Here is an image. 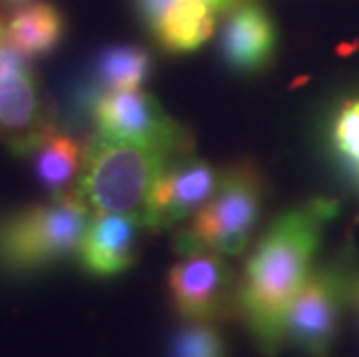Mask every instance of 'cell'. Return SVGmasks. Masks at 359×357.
<instances>
[{
    "instance_id": "6da1fadb",
    "label": "cell",
    "mask_w": 359,
    "mask_h": 357,
    "mask_svg": "<svg viewBox=\"0 0 359 357\" xmlns=\"http://www.w3.org/2000/svg\"><path fill=\"white\" fill-rule=\"evenodd\" d=\"M336 214V200L313 197L280 214L250 250L236 283V311L264 355L280 351L290 304L313 271L323 232Z\"/></svg>"
},
{
    "instance_id": "7a4b0ae2",
    "label": "cell",
    "mask_w": 359,
    "mask_h": 357,
    "mask_svg": "<svg viewBox=\"0 0 359 357\" xmlns=\"http://www.w3.org/2000/svg\"><path fill=\"white\" fill-rule=\"evenodd\" d=\"M177 158L181 156L151 144L95 135L86 147L74 191L90 214L142 216L158 179Z\"/></svg>"
},
{
    "instance_id": "3957f363",
    "label": "cell",
    "mask_w": 359,
    "mask_h": 357,
    "mask_svg": "<svg viewBox=\"0 0 359 357\" xmlns=\"http://www.w3.org/2000/svg\"><path fill=\"white\" fill-rule=\"evenodd\" d=\"M264 193V177L253 163L243 161L223 170L218 191L177 232V253L241 255L262 218Z\"/></svg>"
},
{
    "instance_id": "277c9868",
    "label": "cell",
    "mask_w": 359,
    "mask_h": 357,
    "mask_svg": "<svg viewBox=\"0 0 359 357\" xmlns=\"http://www.w3.org/2000/svg\"><path fill=\"white\" fill-rule=\"evenodd\" d=\"M88 223L90 209L77 191L51 195L0 223V262L30 271L77 255Z\"/></svg>"
},
{
    "instance_id": "5b68a950",
    "label": "cell",
    "mask_w": 359,
    "mask_h": 357,
    "mask_svg": "<svg viewBox=\"0 0 359 357\" xmlns=\"http://www.w3.org/2000/svg\"><path fill=\"white\" fill-rule=\"evenodd\" d=\"M350 283L353 274L341 260L313 269L285 316L283 337L287 344L306 357H330L350 302Z\"/></svg>"
},
{
    "instance_id": "8992f818",
    "label": "cell",
    "mask_w": 359,
    "mask_h": 357,
    "mask_svg": "<svg viewBox=\"0 0 359 357\" xmlns=\"http://www.w3.org/2000/svg\"><path fill=\"white\" fill-rule=\"evenodd\" d=\"M83 105L95 121L97 135L114 140L151 144L174 156H188L193 140L163 105L142 88L83 93Z\"/></svg>"
},
{
    "instance_id": "52a82bcc",
    "label": "cell",
    "mask_w": 359,
    "mask_h": 357,
    "mask_svg": "<svg viewBox=\"0 0 359 357\" xmlns=\"http://www.w3.org/2000/svg\"><path fill=\"white\" fill-rule=\"evenodd\" d=\"M53 128L40 83L26 56L7 40L5 19H0V142L14 154L28 156Z\"/></svg>"
},
{
    "instance_id": "ba28073f",
    "label": "cell",
    "mask_w": 359,
    "mask_h": 357,
    "mask_svg": "<svg viewBox=\"0 0 359 357\" xmlns=\"http://www.w3.org/2000/svg\"><path fill=\"white\" fill-rule=\"evenodd\" d=\"M234 271L218 253H188L167 271L172 309L186 323H216L236 309Z\"/></svg>"
},
{
    "instance_id": "9c48e42d",
    "label": "cell",
    "mask_w": 359,
    "mask_h": 357,
    "mask_svg": "<svg viewBox=\"0 0 359 357\" xmlns=\"http://www.w3.org/2000/svg\"><path fill=\"white\" fill-rule=\"evenodd\" d=\"M220 174L223 172H218L211 163L193 154L172 161L142 211L144 227L167 230L181 220L193 218L218 191Z\"/></svg>"
},
{
    "instance_id": "30bf717a",
    "label": "cell",
    "mask_w": 359,
    "mask_h": 357,
    "mask_svg": "<svg viewBox=\"0 0 359 357\" xmlns=\"http://www.w3.org/2000/svg\"><path fill=\"white\" fill-rule=\"evenodd\" d=\"M278 30L271 14L257 0H243L225 17L220 33V58L234 74L264 72L276 56Z\"/></svg>"
},
{
    "instance_id": "8fae6325",
    "label": "cell",
    "mask_w": 359,
    "mask_h": 357,
    "mask_svg": "<svg viewBox=\"0 0 359 357\" xmlns=\"http://www.w3.org/2000/svg\"><path fill=\"white\" fill-rule=\"evenodd\" d=\"M142 225V216L93 214L77 250L81 269L95 278H111L128 271L137 260Z\"/></svg>"
},
{
    "instance_id": "7c38bea8",
    "label": "cell",
    "mask_w": 359,
    "mask_h": 357,
    "mask_svg": "<svg viewBox=\"0 0 359 357\" xmlns=\"http://www.w3.org/2000/svg\"><path fill=\"white\" fill-rule=\"evenodd\" d=\"M220 17L223 12L213 0H174L151 28V35L167 54H190L213 35Z\"/></svg>"
},
{
    "instance_id": "4fadbf2b",
    "label": "cell",
    "mask_w": 359,
    "mask_h": 357,
    "mask_svg": "<svg viewBox=\"0 0 359 357\" xmlns=\"http://www.w3.org/2000/svg\"><path fill=\"white\" fill-rule=\"evenodd\" d=\"M86 147L88 142L83 144L77 135L67 130L53 128L51 133H47V137L28 154L33 158V172L40 186L47 188L51 195L74 191L83 158H86Z\"/></svg>"
},
{
    "instance_id": "5bb4252c",
    "label": "cell",
    "mask_w": 359,
    "mask_h": 357,
    "mask_svg": "<svg viewBox=\"0 0 359 357\" xmlns=\"http://www.w3.org/2000/svg\"><path fill=\"white\" fill-rule=\"evenodd\" d=\"M7 40L26 58L47 56L58 47L65 35V17L53 3L33 0L19 7L5 21Z\"/></svg>"
},
{
    "instance_id": "9a60e30c",
    "label": "cell",
    "mask_w": 359,
    "mask_h": 357,
    "mask_svg": "<svg viewBox=\"0 0 359 357\" xmlns=\"http://www.w3.org/2000/svg\"><path fill=\"white\" fill-rule=\"evenodd\" d=\"M323 142L332 165L359 191V95L346 97L330 112Z\"/></svg>"
},
{
    "instance_id": "2e32d148",
    "label": "cell",
    "mask_w": 359,
    "mask_h": 357,
    "mask_svg": "<svg viewBox=\"0 0 359 357\" xmlns=\"http://www.w3.org/2000/svg\"><path fill=\"white\" fill-rule=\"evenodd\" d=\"M154 70V58L147 49L135 44H116L102 49L93 65V86L90 93L107 90H135L149 79Z\"/></svg>"
},
{
    "instance_id": "e0dca14e",
    "label": "cell",
    "mask_w": 359,
    "mask_h": 357,
    "mask_svg": "<svg viewBox=\"0 0 359 357\" xmlns=\"http://www.w3.org/2000/svg\"><path fill=\"white\" fill-rule=\"evenodd\" d=\"M167 357H227V344L211 323H186L172 334Z\"/></svg>"
},
{
    "instance_id": "ac0fdd59",
    "label": "cell",
    "mask_w": 359,
    "mask_h": 357,
    "mask_svg": "<svg viewBox=\"0 0 359 357\" xmlns=\"http://www.w3.org/2000/svg\"><path fill=\"white\" fill-rule=\"evenodd\" d=\"M350 304H353L355 314L359 318V274H353V283H350Z\"/></svg>"
},
{
    "instance_id": "d6986e66",
    "label": "cell",
    "mask_w": 359,
    "mask_h": 357,
    "mask_svg": "<svg viewBox=\"0 0 359 357\" xmlns=\"http://www.w3.org/2000/svg\"><path fill=\"white\" fill-rule=\"evenodd\" d=\"M33 0H0V5H5V7H14V10H19V7H24V5H30Z\"/></svg>"
}]
</instances>
